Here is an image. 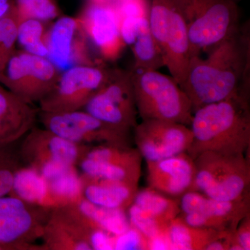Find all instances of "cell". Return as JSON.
<instances>
[{"instance_id": "4dcf8cb0", "label": "cell", "mask_w": 250, "mask_h": 250, "mask_svg": "<svg viewBox=\"0 0 250 250\" xmlns=\"http://www.w3.org/2000/svg\"><path fill=\"white\" fill-rule=\"evenodd\" d=\"M17 29L18 21L12 6L9 14L0 18V71L16 49Z\"/></svg>"}, {"instance_id": "3957f363", "label": "cell", "mask_w": 250, "mask_h": 250, "mask_svg": "<svg viewBox=\"0 0 250 250\" xmlns=\"http://www.w3.org/2000/svg\"><path fill=\"white\" fill-rule=\"evenodd\" d=\"M187 27L190 56L207 54L239 28L237 3L231 0H173Z\"/></svg>"}, {"instance_id": "d590c367", "label": "cell", "mask_w": 250, "mask_h": 250, "mask_svg": "<svg viewBox=\"0 0 250 250\" xmlns=\"http://www.w3.org/2000/svg\"><path fill=\"white\" fill-rule=\"evenodd\" d=\"M231 1H235V2H238V1H241V0H231Z\"/></svg>"}, {"instance_id": "d4e9b609", "label": "cell", "mask_w": 250, "mask_h": 250, "mask_svg": "<svg viewBox=\"0 0 250 250\" xmlns=\"http://www.w3.org/2000/svg\"><path fill=\"white\" fill-rule=\"evenodd\" d=\"M70 204L91 228L104 230L117 236L131 227L126 210L104 208L83 198Z\"/></svg>"}, {"instance_id": "603a6c76", "label": "cell", "mask_w": 250, "mask_h": 250, "mask_svg": "<svg viewBox=\"0 0 250 250\" xmlns=\"http://www.w3.org/2000/svg\"><path fill=\"white\" fill-rule=\"evenodd\" d=\"M82 198L93 205L126 210L136 196L139 187L118 181L88 177L80 174Z\"/></svg>"}, {"instance_id": "4fadbf2b", "label": "cell", "mask_w": 250, "mask_h": 250, "mask_svg": "<svg viewBox=\"0 0 250 250\" xmlns=\"http://www.w3.org/2000/svg\"><path fill=\"white\" fill-rule=\"evenodd\" d=\"M42 126L62 139L83 146H131V135L113 129L84 110L61 113L39 110Z\"/></svg>"}, {"instance_id": "ffe728a7", "label": "cell", "mask_w": 250, "mask_h": 250, "mask_svg": "<svg viewBox=\"0 0 250 250\" xmlns=\"http://www.w3.org/2000/svg\"><path fill=\"white\" fill-rule=\"evenodd\" d=\"M94 229L70 204L53 207L41 238V250H92L89 240Z\"/></svg>"}, {"instance_id": "277c9868", "label": "cell", "mask_w": 250, "mask_h": 250, "mask_svg": "<svg viewBox=\"0 0 250 250\" xmlns=\"http://www.w3.org/2000/svg\"><path fill=\"white\" fill-rule=\"evenodd\" d=\"M131 71L138 113L143 121L159 120L190 126L191 102L171 76L158 70L133 68Z\"/></svg>"}, {"instance_id": "8992f818", "label": "cell", "mask_w": 250, "mask_h": 250, "mask_svg": "<svg viewBox=\"0 0 250 250\" xmlns=\"http://www.w3.org/2000/svg\"><path fill=\"white\" fill-rule=\"evenodd\" d=\"M149 23L164 66L182 88L191 56L187 27L173 0H152Z\"/></svg>"}, {"instance_id": "52a82bcc", "label": "cell", "mask_w": 250, "mask_h": 250, "mask_svg": "<svg viewBox=\"0 0 250 250\" xmlns=\"http://www.w3.org/2000/svg\"><path fill=\"white\" fill-rule=\"evenodd\" d=\"M90 147L34 126L23 137L18 152L22 164L47 179L70 167H77Z\"/></svg>"}, {"instance_id": "5bb4252c", "label": "cell", "mask_w": 250, "mask_h": 250, "mask_svg": "<svg viewBox=\"0 0 250 250\" xmlns=\"http://www.w3.org/2000/svg\"><path fill=\"white\" fill-rule=\"evenodd\" d=\"M118 6L122 38L134 55V68L158 70L164 67L151 31L147 0H120Z\"/></svg>"}, {"instance_id": "6da1fadb", "label": "cell", "mask_w": 250, "mask_h": 250, "mask_svg": "<svg viewBox=\"0 0 250 250\" xmlns=\"http://www.w3.org/2000/svg\"><path fill=\"white\" fill-rule=\"evenodd\" d=\"M203 58L192 57L182 89L193 111L205 105L249 93V28L239 27Z\"/></svg>"}, {"instance_id": "e0dca14e", "label": "cell", "mask_w": 250, "mask_h": 250, "mask_svg": "<svg viewBox=\"0 0 250 250\" xmlns=\"http://www.w3.org/2000/svg\"><path fill=\"white\" fill-rule=\"evenodd\" d=\"M47 58L62 71L79 65H95L104 62L95 57L77 18L61 16L47 27Z\"/></svg>"}, {"instance_id": "7a4b0ae2", "label": "cell", "mask_w": 250, "mask_h": 250, "mask_svg": "<svg viewBox=\"0 0 250 250\" xmlns=\"http://www.w3.org/2000/svg\"><path fill=\"white\" fill-rule=\"evenodd\" d=\"M249 93L238 94L194 111L192 140L187 150L192 159L204 152L245 154L250 146Z\"/></svg>"}, {"instance_id": "9c48e42d", "label": "cell", "mask_w": 250, "mask_h": 250, "mask_svg": "<svg viewBox=\"0 0 250 250\" xmlns=\"http://www.w3.org/2000/svg\"><path fill=\"white\" fill-rule=\"evenodd\" d=\"M52 207L13 195L0 197V250H41V239Z\"/></svg>"}, {"instance_id": "f1b7e54d", "label": "cell", "mask_w": 250, "mask_h": 250, "mask_svg": "<svg viewBox=\"0 0 250 250\" xmlns=\"http://www.w3.org/2000/svg\"><path fill=\"white\" fill-rule=\"evenodd\" d=\"M13 11L18 23L29 19L48 23L62 16L55 0H14Z\"/></svg>"}, {"instance_id": "4316f807", "label": "cell", "mask_w": 250, "mask_h": 250, "mask_svg": "<svg viewBox=\"0 0 250 250\" xmlns=\"http://www.w3.org/2000/svg\"><path fill=\"white\" fill-rule=\"evenodd\" d=\"M10 195L44 207H49L47 182L34 169L22 166L15 177Z\"/></svg>"}, {"instance_id": "8d00e7d4", "label": "cell", "mask_w": 250, "mask_h": 250, "mask_svg": "<svg viewBox=\"0 0 250 250\" xmlns=\"http://www.w3.org/2000/svg\"><path fill=\"white\" fill-rule=\"evenodd\" d=\"M118 1H120V0H118Z\"/></svg>"}, {"instance_id": "f546056e", "label": "cell", "mask_w": 250, "mask_h": 250, "mask_svg": "<svg viewBox=\"0 0 250 250\" xmlns=\"http://www.w3.org/2000/svg\"><path fill=\"white\" fill-rule=\"evenodd\" d=\"M13 146L0 147V197L9 195L16 174L23 166Z\"/></svg>"}, {"instance_id": "5b68a950", "label": "cell", "mask_w": 250, "mask_h": 250, "mask_svg": "<svg viewBox=\"0 0 250 250\" xmlns=\"http://www.w3.org/2000/svg\"><path fill=\"white\" fill-rule=\"evenodd\" d=\"M193 160L195 177L190 190L220 201L249 196L250 160L245 154L204 152Z\"/></svg>"}, {"instance_id": "e575fe53", "label": "cell", "mask_w": 250, "mask_h": 250, "mask_svg": "<svg viewBox=\"0 0 250 250\" xmlns=\"http://www.w3.org/2000/svg\"><path fill=\"white\" fill-rule=\"evenodd\" d=\"M14 4V0H0V18L9 14Z\"/></svg>"}, {"instance_id": "7402d4cb", "label": "cell", "mask_w": 250, "mask_h": 250, "mask_svg": "<svg viewBox=\"0 0 250 250\" xmlns=\"http://www.w3.org/2000/svg\"><path fill=\"white\" fill-rule=\"evenodd\" d=\"M39 111L0 83V147L22 139L34 126Z\"/></svg>"}, {"instance_id": "d6986e66", "label": "cell", "mask_w": 250, "mask_h": 250, "mask_svg": "<svg viewBox=\"0 0 250 250\" xmlns=\"http://www.w3.org/2000/svg\"><path fill=\"white\" fill-rule=\"evenodd\" d=\"M130 225L147 239L167 229L181 213L179 199L166 196L150 188L138 190L126 210Z\"/></svg>"}, {"instance_id": "cb8c5ba5", "label": "cell", "mask_w": 250, "mask_h": 250, "mask_svg": "<svg viewBox=\"0 0 250 250\" xmlns=\"http://www.w3.org/2000/svg\"><path fill=\"white\" fill-rule=\"evenodd\" d=\"M229 233L213 229L190 226L179 215L167 227L171 250H205L211 242L227 236Z\"/></svg>"}, {"instance_id": "1f68e13d", "label": "cell", "mask_w": 250, "mask_h": 250, "mask_svg": "<svg viewBox=\"0 0 250 250\" xmlns=\"http://www.w3.org/2000/svg\"><path fill=\"white\" fill-rule=\"evenodd\" d=\"M114 250H149L148 239L139 230L131 225L125 232L115 236Z\"/></svg>"}, {"instance_id": "2e32d148", "label": "cell", "mask_w": 250, "mask_h": 250, "mask_svg": "<svg viewBox=\"0 0 250 250\" xmlns=\"http://www.w3.org/2000/svg\"><path fill=\"white\" fill-rule=\"evenodd\" d=\"M142 158L131 146L96 145L90 146L77 167L88 177L139 186Z\"/></svg>"}, {"instance_id": "7c38bea8", "label": "cell", "mask_w": 250, "mask_h": 250, "mask_svg": "<svg viewBox=\"0 0 250 250\" xmlns=\"http://www.w3.org/2000/svg\"><path fill=\"white\" fill-rule=\"evenodd\" d=\"M77 18L100 60L113 62L121 57L126 45L121 36L118 0H86Z\"/></svg>"}, {"instance_id": "d6a6232c", "label": "cell", "mask_w": 250, "mask_h": 250, "mask_svg": "<svg viewBox=\"0 0 250 250\" xmlns=\"http://www.w3.org/2000/svg\"><path fill=\"white\" fill-rule=\"evenodd\" d=\"M231 238L232 244L230 250H250V213L242 219Z\"/></svg>"}, {"instance_id": "484cf974", "label": "cell", "mask_w": 250, "mask_h": 250, "mask_svg": "<svg viewBox=\"0 0 250 250\" xmlns=\"http://www.w3.org/2000/svg\"><path fill=\"white\" fill-rule=\"evenodd\" d=\"M45 180L49 207L68 205L82 198V179L77 167H70Z\"/></svg>"}, {"instance_id": "ac0fdd59", "label": "cell", "mask_w": 250, "mask_h": 250, "mask_svg": "<svg viewBox=\"0 0 250 250\" xmlns=\"http://www.w3.org/2000/svg\"><path fill=\"white\" fill-rule=\"evenodd\" d=\"M133 132L136 148L146 162L187 152L192 140L190 126L159 120L143 121Z\"/></svg>"}, {"instance_id": "ba28073f", "label": "cell", "mask_w": 250, "mask_h": 250, "mask_svg": "<svg viewBox=\"0 0 250 250\" xmlns=\"http://www.w3.org/2000/svg\"><path fill=\"white\" fill-rule=\"evenodd\" d=\"M62 72L47 57L16 49L0 71V83L32 104L53 89Z\"/></svg>"}, {"instance_id": "9a60e30c", "label": "cell", "mask_w": 250, "mask_h": 250, "mask_svg": "<svg viewBox=\"0 0 250 250\" xmlns=\"http://www.w3.org/2000/svg\"><path fill=\"white\" fill-rule=\"evenodd\" d=\"M179 200V216L188 225L197 228L231 232L250 213V195L241 200L220 201L190 190Z\"/></svg>"}, {"instance_id": "30bf717a", "label": "cell", "mask_w": 250, "mask_h": 250, "mask_svg": "<svg viewBox=\"0 0 250 250\" xmlns=\"http://www.w3.org/2000/svg\"><path fill=\"white\" fill-rule=\"evenodd\" d=\"M82 110L113 129L131 135L139 113L131 71L111 68L106 83Z\"/></svg>"}, {"instance_id": "836d02e7", "label": "cell", "mask_w": 250, "mask_h": 250, "mask_svg": "<svg viewBox=\"0 0 250 250\" xmlns=\"http://www.w3.org/2000/svg\"><path fill=\"white\" fill-rule=\"evenodd\" d=\"M149 250H171L170 239L167 234V228L148 239Z\"/></svg>"}, {"instance_id": "83f0119b", "label": "cell", "mask_w": 250, "mask_h": 250, "mask_svg": "<svg viewBox=\"0 0 250 250\" xmlns=\"http://www.w3.org/2000/svg\"><path fill=\"white\" fill-rule=\"evenodd\" d=\"M47 23L37 20H25L18 23L17 45L29 53L48 57L46 34Z\"/></svg>"}, {"instance_id": "44dd1931", "label": "cell", "mask_w": 250, "mask_h": 250, "mask_svg": "<svg viewBox=\"0 0 250 250\" xmlns=\"http://www.w3.org/2000/svg\"><path fill=\"white\" fill-rule=\"evenodd\" d=\"M149 188L166 196L179 199L190 190L195 177L194 160L187 152L155 161H149Z\"/></svg>"}, {"instance_id": "8fae6325", "label": "cell", "mask_w": 250, "mask_h": 250, "mask_svg": "<svg viewBox=\"0 0 250 250\" xmlns=\"http://www.w3.org/2000/svg\"><path fill=\"white\" fill-rule=\"evenodd\" d=\"M111 69L103 62L63 70L53 89L39 102L40 111L61 113L83 109L106 83Z\"/></svg>"}]
</instances>
